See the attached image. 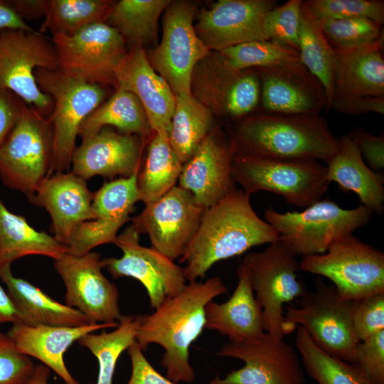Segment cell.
<instances>
[{"instance_id":"8992f818","label":"cell","mask_w":384,"mask_h":384,"mask_svg":"<svg viewBox=\"0 0 384 384\" xmlns=\"http://www.w3.org/2000/svg\"><path fill=\"white\" fill-rule=\"evenodd\" d=\"M232 174L235 182L250 196L260 191L270 192L291 205L304 208L320 201L330 184L326 166L317 161L235 154Z\"/></svg>"},{"instance_id":"52a82bcc","label":"cell","mask_w":384,"mask_h":384,"mask_svg":"<svg viewBox=\"0 0 384 384\" xmlns=\"http://www.w3.org/2000/svg\"><path fill=\"white\" fill-rule=\"evenodd\" d=\"M53 129L48 117L26 105L0 148V178L31 201L50 176Z\"/></svg>"},{"instance_id":"7402d4cb","label":"cell","mask_w":384,"mask_h":384,"mask_svg":"<svg viewBox=\"0 0 384 384\" xmlns=\"http://www.w3.org/2000/svg\"><path fill=\"white\" fill-rule=\"evenodd\" d=\"M144 140L105 127L82 138L72 156V171L87 181L95 176L127 178L139 171Z\"/></svg>"},{"instance_id":"e575fe53","label":"cell","mask_w":384,"mask_h":384,"mask_svg":"<svg viewBox=\"0 0 384 384\" xmlns=\"http://www.w3.org/2000/svg\"><path fill=\"white\" fill-rule=\"evenodd\" d=\"M302 64L320 82L327 97L328 109L335 93L334 53L321 23L302 9L299 34Z\"/></svg>"},{"instance_id":"d6986e66","label":"cell","mask_w":384,"mask_h":384,"mask_svg":"<svg viewBox=\"0 0 384 384\" xmlns=\"http://www.w3.org/2000/svg\"><path fill=\"white\" fill-rule=\"evenodd\" d=\"M277 2L219 0L200 12L195 30L207 48L216 52L250 41H268L264 19Z\"/></svg>"},{"instance_id":"ee69618b","label":"cell","mask_w":384,"mask_h":384,"mask_svg":"<svg viewBox=\"0 0 384 384\" xmlns=\"http://www.w3.org/2000/svg\"><path fill=\"white\" fill-rule=\"evenodd\" d=\"M260 82L255 68L242 70L227 97L223 116L245 118L260 104Z\"/></svg>"},{"instance_id":"5bb4252c","label":"cell","mask_w":384,"mask_h":384,"mask_svg":"<svg viewBox=\"0 0 384 384\" xmlns=\"http://www.w3.org/2000/svg\"><path fill=\"white\" fill-rule=\"evenodd\" d=\"M242 360L245 366L209 384H306L299 356L283 338L265 332L240 341H228L215 353Z\"/></svg>"},{"instance_id":"6da1fadb","label":"cell","mask_w":384,"mask_h":384,"mask_svg":"<svg viewBox=\"0 0 384 384\" xmlns=\"http://www.w3.org/2000/svg\"><path fill=\"white\" fill-rule=\"evenodd\" d=\"M228 293L218 277L188 282L177 295L166 299L151 314L141 316L136 342L144 351L156 343L164 350L161 363L166 378L177 383H191L195 372L189 362V348L205 329L206 304Z\"/></svg>"},{"instance_id":"5b68a950","label":"cell","mask_w":384,"mask_h":384,"mask_svg":"<svg viewBox=\"0 0 384 384\" xmlns=\"http://www.w3.org/2000/svg\"><path fill=\"white\" fill-rule=\"evenodd\" d=\"M299 306L287 307L282 323L284 335L303 327L324 352L348 363L356 361L359 343L352 321L353 301L343 299L333 284L321 277L315 290L299 298Z\"/></svg>"},{"instance_id":"7a4b0ae2","label":"cell","mask_w":384,"mask_h":384,"mask_svg":"<svg viewBox=\"0 0 384 384\" xmlns=\"http://www.w3.org/2000/svg\"><path fill=\"white\" fill-rule=\"evenodd\" d=\"M277 240L274 229L254 210L250 196L235 188L206 209L179 262L186 264L183 268L186 281H197L218 262Z\"/></svg>"},{"instance_id":"9f6ffc18","label":"cell","mask_w":384,"mask_h":384,"mask_svg":"<svg viewBox=\"0 0 384 384\" xmlns=\"http://www.w3.org/2000/svg\"><path fill=\"white\" fill-rule=\"evenodd\" d=\"M49 374V368L44 364H38L35 366L31 377L23 384H49L48 383Z\"/></svg>"},{"instance_id":"836d02e7","label":"cell","mask_w":384,"mask_h":384,"mask_svg":"<svg viewBox=\"0 0 384 384\" xmlns=\"http://www.w3.org/2000/svg\"><path fill=\"white\" fill-rule=\"evenodd\" d=\"M113 4L106 0L45 1V20L39 32L73 36L92 24L105 23Z\"/></svg>"},{"instance_id":"9c48e42d","label":"cell","mask_w":384,"mask_h":384,"mask_svg":"<svg viewBox=\"0 0 384 384\" xmlns=\"http://www.w3.org/2000/svg\"><path fill=\"white\" fill-rule=\"evenodd\" d=\"M299 266L331 280L346 300L384 293V253L353 234L336 240L324 254L303 257Z\"/></svg>"},{"instance_id":"f546056e","label":"cell","mask_w":384,"mask_h":384,"mask_svg":"<svg viewBox=\"0 0 384 384\" xmlns=\"http://www.w3.org/2000/svg\"><path fill=\"white\" fill-rule=\"evenodd\" d=\"M66 252L65 245L11 213L0 197V267L11 266L14 260L27 255H43L55 260Z\"/></svg>"},{"instance_id":"2e32d148","label":"cell","mask_w":384,"mask_h":384,"mask_svg":"<svg viewBox=\"0 0 384 384\" xmlns=\"http://www.w3.org/2000/svg\"><path fill=\"white\" fill-rule=\"evenodd\" d=\"M205 210L191 192L176 185L145 204L130 221L140 234L149 235L153 248L174 261L184 253Z\"/></svg>"},{"instance_id":"c3c4849f","label":"cell","mask_w":384,"mask_h":384,"mask_svg":"<svg viewBox=\"0 0 384 384\" xmlns=\"http://www.w3.org/2000/svg\"><path fill=\"white\" fill-rule=\"evenodd\" d=\"M359 150L366 164L374 171L384 169V134L374 135L357 127L348 134Z\"/></svg>"},{"instance_id":"cb8c5ba5","label":"cell","mask_w":384,"mask_h":384,"mask_svg":"<svg viewBox=\"0 0 384 384\" xmlns=\"http://www.w3.org/2000/svg\"><path fill=\"white\" fill-rule=\"evenodd\" d=\"M93 197L86 181L68 171L46 178L30 201L49 213L55 238L67 247L74 229L95 218Z\"/></svg>"},{"instance_id":"ab89813d","label":"cell","mask_w":384,"mask_h":384,"mask_svg":"<svg viewBox=\"0 0 384 384\" xmlns=\"http://www.w3.org/2000/svg\"><path fill=\"white\" fill-rule=\"evenodd\" d=\"M219 53L238 70L262 68L299 61L297 50L272 41H253Z\"/></svg>"},{"instance_id":"9a60e30c","label":"cell","mask_w":384,"mask_h":384,"mask_svg":"<svg viewBox=\"0 0 384 384\" xmlns=\"http://www.w3.org/2000/svg\"><path fill=\"white\" fill-rule=\"evenodd\" d=\"M139 235L130 224L114 242L122 256L105 258L101 262L112 278L128 277L140 282L146 290L151 307L156 309L181 292L187 281L183 268L152 247L140 245Z\"/></svg>"},{"instance_id":"681fc988","label":"cell","mask_w":384,"mask_h":384,"mask_svg":"<svg viewBox=\"0 0 384 384\" xmlns=\"http://www.w3.org/2000/svg\"><path fill=\"white\" fill-rule=\"evenodd\" d=\"M127 352L132 363V373L127 384H177L156 370L136 341Z\"/></svg>"},{"instance_id":"60d3db41","label":"cell","mask_w":384,"mask_h":384,"mask_svg":"<svg viewBox=\"0 0 384 384\" xmlns=\"http://www.w3.org/2000/svg\"><path fill=\"white\" fill-rule=\"evenodd\" d=\"M319 22L332 48L359 47L374 43L383 36V25L366 17L327 19Z\"/></svg>"},{"instance_id":"8fae6325","label":"cell","mask_w":384,"mask_h":384,"mask_svg":"<svg viewBox=\"0 0 384 384\" xmlns=\"http://www.w3.org/2000/svg\"><path fill=\"white\" fill-rule=\"evenodd\" d=\"M250 270L255 298L262 310L265 331L283 338L284 306L306 292L298 278L296 256L279 240L262 251L248 252L242 258Z\"/></svg>"},{"instance_id":"d590c367","label":"cell","mask_w":384,"mask_h":384,"mask_svg":"<svg viewBox=\"0 0 384 384\" xmlns=\"http://www.w3.org/2000/svg\"><path fill=\"white\" fill-rule=\"evenodd\" d=\"M242 70L232 67L219 52L208 55L193 70L191 92L194 91L193 96L212 113L223 116L227 97Z\"/></svg>"},{"instance_id":"30bf717a","label":"cell","mask_w":384,"mask_h":384,"mask_svg":"<svg viewBox=\"0 0 384 384\" xmlns=\"http://www.w3.org/2000/svg\"><path fill=\"white\" fill-rule=\"evenodd\" d=\"M58 69L52 41L39 31H0V89L11 91L26 105L48 117L53 109L51 96L38 87L34 71Z\"/></svg>"},{"instance_id":"603a6c76","label":"cell","mask_w":384,"mask_h":384,"mask_svg":"<svg viewBox=\"0 0 384 384\" xmlns=\"http://www.w3.org/2000/svg\"><path fill=\"white\" fill-rule=\"evenodd\" d=\"M115 87L134 94L141 102L152 132L169 134L175 95L152 68L143 47L132 46L115 73Z\"/></svg>"},{"instance_id":"816d5d0a","label":"cell","mask_w":384,"mask_h":384,"mask_svg":"<svg viewBox=\"0 0 384 384\" xmlns=\"http://www.w3.org/2000/svg\"><path fill=\"white\" fill-rule=\"evenodd\" d=\"M26 105L11 91L0 89V148L19 118Z\"/></svg>"},{"instance_id":"f1b7e54d","label":"cell","mask_w":384,"mask_h":384,"mask_svg":"<svg viewBox=\"0 0 384 384\" xmlns=\"http://www.w3.org/2000/svg\"><path fill=\"white\" fill-rule=\"evenodd\" d=\"M0 278L30 325L73 327L90 324L78 310L55 301L29 282L14 276L11 266L0 267Z\"/></svg>"},{"instance_id":"484cf974","label":"cell","mask_w":384,"mask_h":384,"mask_svg":"<svg viewBox=\"0 0 384 384\" xmlns=\"http://www.w3.org/2000/svg\"><path fill=\"white\" fill-rule=\"evenodd\" d=\"M236 274L238 284L230 297L221 304L210 301L205 307V329L218 331L231 342L265 333L262 310L254 294L250 270L241 263Z\"/></svg>"},{"instance_id":"ac0fdd59","label":"cell","mask_w":384,"mask_h":384,"mask_svg":"<svg viewBox=\"0 0 384 384\" xmlns=\"http://www.w3.org/2000/svg\"><path fill=\"white\" fill-rule=\"evenodd\" d=\"M138 173L127 178L105 182L94 193L92 208L95 218L79 224L73 231L67 252L80 256L99 245L114 243L119 228L130 221L134 204L140 201Z\"/></svg>"},{"instance_id":"f5cc1de1","label":"cell","mask_w":384,"mask_h":384,"mask_svg":"<svg viewBox=\"0 0 384 384\" xmlns=\"http://www.w3.org/2000/svg\"><path fill=\"white\" fill-rule=\"evenodd\" d=\"M4 30L38 32L19 16L11 4L10 1L0 0V31Z\"/></svg>"},{"instance_id":"f35d334b","label":"cell","mask_w":384,"mask_h":384,"mask_svg":"<svg viewBox=\"0 0 384 384\" xmlns=\"http://www.w3.org/2000/svg\"><path fill=\"white\" fill-rule=\"evenodd\" d=\"M141 316H122L110 332L90 333L79 339L97 358L99 366L96 384H112L117 362L120 355L136 341Z\"/></svg>"},{"instance_id":"d6a6232c","label":"cell","mask_w":384,"mask_h":384,"mask_svg":"<svg viewBox=\"0 0 384 384\" xmlns=\"http://www.w3.org/2000/svg\"><path fill=\"white\" fill-rule=\"evenodd\" d=\"M211 111L191 93L175 95V107L169 139L181 162L184 164L212 130Z\"/></svg>"},{"instance_id":"f6af8a7d","label":"cell","mask_w":384,"mask_h":384,"mask_svg":"<svg viewBox=\"0 0 384 384\" xmlns=\"http://www.w3.org/2000/svg\"><path fill=\"white\" fill-rule=\"evenodd\" d=\"M352 321L359 342L383 331L384 293L353 301Z\"/></svg>"},{"instance_id":"4dcf8cb0","label":"cell","mask_w":384,"mask_h":384,"mask_svg":"<svg viewBox=\"0 0 384 384\" xmlns=\"http://www.w3.org/2000/svg\"><path fill=\"white\" fill-rule=\"evenodd\" d=\"M114 127L121 133L149 139L151 130L144 109L137 97L127 90L117 89L114 95L102 103L80 124L81 138L92 135L105 127Z\"/></svg>"},{"instance_id":"83f0119b","label":"cell","mask_w":384,"mask_h":384,"mask_svg":"<svg viewBox=\"0 0 384 384\" xmlns=\"http://www.w3.org/2000/svg\"><path fill=\"white\" fill-rule=\"evenodd\" d=\"M329 182H335L342 191L355 193L360 205L373 213L382 215L384 210L383 175L372 170L348 134L341 137L339 146L326 164Z\"/></svg>"},{"instance_id":"44dd1931","label":"cell","mask_w":384,"mask_h":384,"mask_svg":"<svg viewBox=\"0 0 384 384\" xmlns=\"http://www.w3.org/2000/svg\"><path fill=\"white\" fill-rule=\"evenodd\" d=\"M234 155L230 140L212 130L183 164L178 186L191 192L201 207L212 206L237 188L232 174Z\"/></svg>"},{"instance_id":"f907efd6","label":"cell","mask_w":384,"mask_h":384,"mask_svg":"<svg viewBox=\"0 0 384 384\" xmlns=\"http://www.w3.org/2000/svg\"><path fill=\"white\" fill-rule=\"evenodd\" d=\"M347 114H384V97L335 94L329 108Z\"/></svg>"},{"instance_id":"e0dca14e","label":"cell","mask_w":384,"mask_h":384,"mask_svg":"<svg viewBox=\"0 0 384 384\" xmlns=\"http://www.w3.org/2000/svg\"><path fill=\"white\" fill-rule=\"evenodd\" d=\"M54 267L66 288V305L80 311L90 324H112L122 317L116 285L103 274L100 255L76 256L68 252Z\"/></svg>"},{"instance_id":"277c9868","label":"cell","mask_w":384,"mask_h":384,"mask_svg":"<svg viewBox=\"0 0 384 384\" xmlns=\"http://www.w3.org/2000/svg\"><path fill=\"white\" fill-rule=\"evenodd\" d=\"M373 214L363 206L346 209L326 198L301 212L280 213L269 208L264 216L279 240L295 256L304 257L325 253L336 240L367 225Z\"/></svg>"},{"instance_id":"3957f363","label":"cell","mask_w":384,"mask_h":384,"mask_svg":"<svg viewBox=\"0 0 384 384\" xmlns=\"http://www.w3.org/2000/svg\"><path fill=\"white\" fill-rule=\"evenodd\" d=\"M230 135L235 154L256 158L327 164L339 146V139L320 114L263 112L240 119Z\"/></svg>"},{"instance_id":"ba28073f","label":"cell","mask_w":384,"mask_h":384,"mask_svg":"<svg viewBox=\"0 0 384 384\" xmlns=\"http://www.w3.org/2000/svg\"><path fill=\"white\" fill-rule=\"evenodd\" d=\"M34 75L40 90L53 100V109L48 117L54 137L50 176L68 172L80 124L103 102L106 90L104 86L73 78L59 69L38 68Z\"/></svg>"},{"instance_id":"1f68e13d","label":"cell","mask_w":384,"mask_h":384,"mask_svg":"<svg viewBox=\"0 0 384 384\" xmlns=\"http://www.w3.org/2000/svg\"><path fill=\"white\" fill-rule=\"evenodd\" d=\"M147 154L137 176L140 201L153 202L176 186L183 164L173 149L166 132H152Z\"/></svg>"},{"instance_id":"74e56055","label":"cell","mask_w":384,"mask_h":384,"mask_svg":"<svg viewBox=\"0 0 384 384\" xmlns=\"http://www.w3.org/2000/svg\"><path fill=\"white\" fill-rule=\"evenodd\" d=\"M171 1L121 0L114 3L109 14L114 28L132 46L155 41L158 21Z\"/></svg>"},{"instance_id":"4fadbf2b","label":"cell","mask_w":384,"mask_h":384,"mask_svg":"<svg viewBox=\"0 0 384 384\" xmlns=\"http://www.w3.org/2000/svg\"><path fill=\"white\" fill-rule=\"evenodd\" d=\"M195 13L191 3L171 1L165 9L161 41L147 56L174 95L191 93L193 70L210 53L195 30Z\"/></svg>"},{"instance_id":"db71d44e","label":"cell","mask_w":384,"mask_h":384,"mask_svg":"<svg viewBox=\"0 0 384 384\" xmlns=\"http://www.w3.org/2000/svg\"><path fill=\"white\" fill-rule=\"evenodd\" d=\"M7 322L30 325L16 308L9 293L0 285V324Z\"/></svg>"},{"instance_id":"7c38bea8","label":"cell","mask_w":384,"mask_h":384,"mask_svg":"<svg viewBox=\"0 0 384 384\" xmlns=\"http://www.w3.org/2000/svg\"><path fill=\"white\" fill-rule=\"evenodd\" d=\"M51 41L60 71L89 83L115 87L117 69L128 51L113 26L95 23L70 36L53 35Z\"/></svg>"},{"instance_id":"d4e9b609","label":"cell","mask_w":384,"mask_h":384,"mask_svg":"<svg viewBox=\"0 0 384 384\" xmlns=\"http://www.w3.org/2000/svg\"><path fill=\"white\" fill-rule=\"evenodd\" d=\"M117 325V322L73 327L16 324H13L7 335L19 352L39 360L65 384H80L68 371L63 359L64 353L85 335Z\"/></svg>"},{"instance_id":"8d00e7d4","label":"cell","mask_w":384,"mask_h":384,"mask_svg":"<svg viewBox=\"0 0 384 384\" xmlns=\"http://www.w3.org/2000/svg\"><path fill=\"white\" fill-rule=\"evenodd\" d=\"M296 348L305 371L317 384H370L357 363L332 357L321 350L306 331L297 326Z\"/></svg>"},{"instance_id":"ffe728a7","label":"cell","mask_w":384,"mask_h":384,"mask_svg":"<svg viewBox=\"0 0 384 384\" xmlns=\"http://www.w3.org/2000/svg\"><path fill=\"white\" fill-rule=\"evenodd\" d=\"M260 82V105L265 113L311 115L328 109L320 82L299 61L255 68Z\"/></svg>"},{"instance_id":"7bdbcfd3","label":"cell","mask_w":384,"mask_h":384,"mask_svg":"<svg viewBox=\"0 0 384 384\" xmlns=\"http://www.w3.org/2000/svg\"><path fill=\"white\" fill-rule=\"evenodd\" d=\"M302 9L301 0H289L270 9L264 19L267 39L298 51Z\"/></svg>"},{"instance_id":"7dc6e473","label":"cell","mask_w":384,"mask_h":384,"mask_svg":"<svg viewBox=\"0 0 384 384\" xmlns=\"http://www.w3.org/2000/svg\"><path fill=\"white\" fill-rule=\"evenodd\" d=\"M356 363L370 384H384V330L358 343Z\"/></svg>"},{"instance_id":"11a10c76","label":"cell","mask_w":384,"mask_h":384,"mask_svg":"<svg viewBox=\"0 0 384 384\" xmlns=\"http://www.w3.org/2000/svg\"><path fill=\"white\" fill-rule=\"evenodd\" d=\"M11 4L25 21V18L44 16L45 1H10Z\"/></svg>"},{"instance_id":"4316f807","label":"cell","mask_w":384,"mask_h":384,"mask_svg":"<svg viewBox=\"0 0 384 384\" xmlns=\"http://www.w3.org/2000/svg\"><path fill=\"white\" fill-rule=\"evenodd\" d=\"M383 39L359 47L333 48L334 95L384 97Z\"/></svg>"},{"instance_id":"bcb514c9","label":"cell","mask_w":384,"mask_h":384,"mask_svg":"<svg viewBox=\"0 0 384 384\" xmlns=\"http://www.w3.org/2000/svg\"><path fill=\"white\" fill-rule=\"evenodd\" d=\"M34 368L30 357L19 352L7 334L0 333V384H23Z\"/></svg>"},{"instance_id":"b9f144b4","label":"cell","mask_w":384,"mask_h":384,"mask_svg":"<svg viewBox=\"0 0 384 384\" xmlns=\"http://www.w3.org/2000/svg\"><path fill=\"white\" fill-rule=\"evenodd\" d=\"M302 9L319 21L366 17L384 23L383 0H306L302 1Z\"/></svg>"}]
</instances>
